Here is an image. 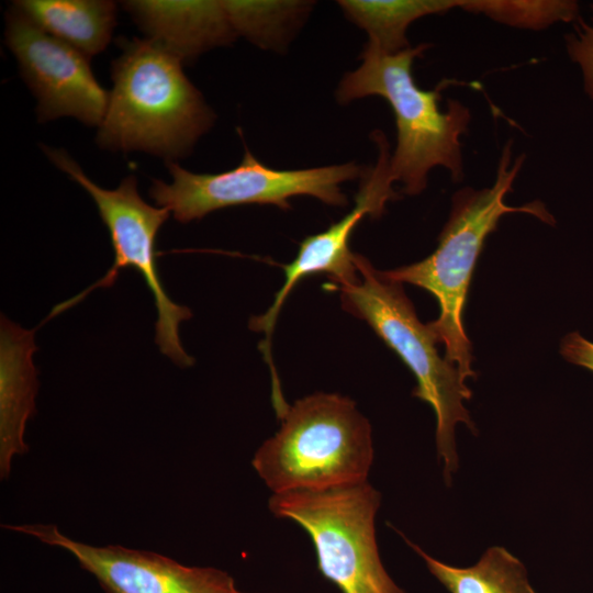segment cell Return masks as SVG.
I'll list each match as a JSON object with an SVG mask.
<instances>
[{
  "label": "cell",
  "instance_id": "20",
  "mask_svg": "<svg viewBox=\"0 0 593 593\" xmlns=\"http://www.w3.org/2000/svg\"><path fill=\"white\" fill-rule=\"evenodd\" d=\"M564 359L593 372V343L578 332L567 334L560 347Z\"/></svg>",
  "mask_w": 593,
  "mask_h": 593
},
{
  "label": "cell",
  "instance_id": "8",
  "mask_svg": "<svg viewBox=\"0 0 593 593\" xmlns=\"http://www.w3.org/2000/svg\"><path fill=\"white\" fill-rule=\"evenodd\" d=\"M170 183L154 179L149 195L157 206L167 209L180 223L242 204H272L290 209L294 195H311L333 205L345 206L342 184L362 176L355 163L295 170L265 166L245 147L235 168L219 174H194L175 161H167Z\"/></svg>",
  "mask_w": 593,
  "mask_h": 593
},
{
  "label": "cell",
  "instance_id": "1",
  "mask_svg": "<svg viewBox=\"0 0 593 593\" xmlns=\"http://www.w3.org/2000/svg\"><path fill=\"white\" fill-rule=\"evenodd\" d=\"M120 43L98 145L113 152L141 150L166 161L189 154L212 126L214 113L186 77L183 61L150 38Z\"/></svg>",
  "mask_w": 593,
  "mask_h": 593
},
{
  "label": "cell",
  "instance_id": "17",
  "mask_svg": "<svg viewBox=\"0 0 593 593\" xmlns=\"http://www.w3.org/2000/svg\"><path fill=\"white\" fill-rule=\"evenodd\" d=\"M459 8L511 26L541 30L579 18V4L569 0H459Z\"/></svg>",
  "mask_w": 593,
  "mask_h": 593
},
{
  "label": "cell",
  "instance_id": "19",
  "mask_svg": "<svg viewBox=\"0 0 593 593\" xmlns=\"http://www.w3.org/2000/svg\"><path fill=\"white\" fill-rule=\"evenodd\" d=\"M566 42L570 59L581 68L584 91L593 100V25L580 19Z\"/></svg>",
  "mask_w": 593,
  "mask_h": 593
},
{
  "label": "cell",
  "instance_id": "13",
  "mask_svg": "<svg viewBox=\"0 0 593 593\" xmlns=\"http://www.w3.org/2000/svg\"><path fill=\"white\" fill-rule=\"evenodd\" d=\"M33 333L8 320L1 322L0 370V474L7 478L12 459L27 450L24 430L34 413L37 391L32 363Z\"/></svg>",
  "mask_w": 593,
  "mask_h": 593
},
{
  "label": "cell",
  "instance_id": "16",
  "mask_svg": "<svg viewBox=\"0 0 593 593\" xmlns=\"http://www.w3.org/2000/svg\"><path fill=\"white\" fill-rule=\"evenodd\" d=\"M459 0H342L346 15L363 29L370 44L394 54L409 48L405 33L415 20L458 8Z\"/></svg>",
  "mask_w": 593,
  "mask_h": 593
},
{
  "label": "cell",
  "instance_id": "14",
  "mask_svg": "<svg viewBox=\"0 0 593 593\" xmlns=\"http://www.w3.org/2000/svg\"><path fill=\"white\" fill-rule=\"evenodd\" d=\"M13 5L89 59L104 51L116 24V4L108 0H18Z\"/></svg>",
  "mask_w": 593,
  "mask_h": 593
},
{
  "label": "cell",
  "instance_id": "3",
  "mask_svg": "<svg viewBox=\"0 0 593 593\" xmlns=\"http://www.w3.org/2000/svg\"><path fill=\"white\" fill-rule=\"evenodd\" d=\"M427 48L428 44H421L389 54L368 43L361 65L345 75L336 91L340 103L367 96H380L389 102L398 131L390 170L407 194L421 193L436 166L447 168L454 181L463 177L460 136L467 131L470 112L457 100L448 101L447 111L440 110V91L449 81L435 90L417 87L413 61Z\"/></svg>",
  "mask_w": 593,
  "mask_h": 593
},
{
  "label": "cell",
  "instance_id": "12",
  "mask_svg": "<svg viewBox=\"0 0 593 593\" xmlns=\"http://www.w3.org/2000/svg\"><path fill=\"white\" fill-rule=\"evenodd\" d=\"M124 9L148 35L182 61L237 34L224 1H123Z\"/></svg>",
  "mask_w": 593,
  "mask_h": 593
},
{
  "label": "cell",
  "instance_id": "4",
  "mask_svg": "<svg viewBox=\"0 0 593 593\" xmlns=\"http://www.w3.org/2000/svg\"><path fill=\"white\" fill-rule=\"evenodd\" d=\"M251 466L273 493L323 490L367 481L373 461L369 421L355 401L317 392L296 400Z\"/></svg>",
  "mask_w": 593,
  "mask_h": 593
},
{
  "label": "cell",
  "instance_id": "10",
  "mask_svg": "<svg viewBox=\"0 0 593 593\" xmlns=\"http://www.w3.org/2000/svg\"><path fill=\"white\" fill-rule=\"evenodd\" d=\"M376 144L379 148L377 163L362 174L354 208L326 231L307 236L301 242L295 258L283 267L284 281L275 294L271 305L261 315H255L249 320L251 331L265 334L259 349L269 365L272 388H279L280 383L271 358L270 342L279 313L290 292L303 278L314 273H327L331 283L356 281L358 254L351 253L349 248L353 231L363 216H381L387 202L398 198L392 189L394 180L390 170L391 154L388 141L385 137H379Z\"/></svg>",
  "mask_w": 593,
  "mask_h": 593
},
{
  "label": "cell",
  "instance_id": "15",
  "mask_svg": "<svg viewBox=\"0 0 593 593\" xmlns=\"http://www.w3.org/2000/svg\"><path fill=\"white\" fill-rule=\"evenodd\" d=\"M405 540L449 593H537L525 566L504 547H490L473 566L461 568L441 562Z\"/></svg>",
  "mask_w": 593,
  "mask_h": 593
},
{
  "label": "cell",
  "instance_id": "2",
  "mask_svg": "<svg viewBox=\"0 0 593 593\" xmlns=\"http://www.w3.org/2000/svg\"><path fill=\"white\" fill-rule=\"evenodd\" d=\"M512 144L501 154L493 186L480 190L463 188L452 197L449 219L438 237V246L427 258L383 275L399 283H411L428 291L439 304V316L428 323L437 343L445 346V358L462 376L474 378L472 346L463 326V309L472 273L484 240L496 230L500 219L510 212H523L553 224V216L539 201L522 206L505 204L525 155L511 165Z\"/></svg>",
  "mask_w": 593,
  "mask_h": 593
},
{
  "label": "cell",
  "instance_id": "18",
  "mask_svg": "<svg viewBox=\"0 0 593 593\" xmlns=\"http://www.w3.org/2000/svg\"><path fill=\"white\" fill-rule=\"evenodd\" d=\"M231 22L237 35L268 47L282 41L295 16L305 3L290 1H224Z\"/></svg>",
  "mask_w": 593,
  "mask_h": 593
},
{
  "label": "cell",
  "instance_id": "21",
  "mask_svg": "<svg viewBox=\"0 0 593 593\" xmlns=\"http://www.w3.org/2000/svg\"><path fill=\"white\" fill-rule=\"evenodd\" d=\"M591 8H592V12H593V4L591 5Z\"/></svg>",
  "mask_w": 593,
  "mask_h": 593
},
{
  "label": "cell",
  "instance_id": "11",
  "mask_svg": "<svg viewBox=\"0 0 593 593\" xmlns=\"http://www.w3.org/2000/svg\"><path fill=\"white\" fill-rule=\"evenodd\" d=\"M69 552L105 593H244L225 571L188 567L166 556L118 545L75 540L52 524L3 525Z\"/></svg>",
  "mask_w": 593,
  "mask_h": 593
},
{
  "label": "cell",
  "instance_id": "7",
  "mask_svg": "<svg viewBox=\"0 0 593 593\" xmlns=\"http://www.w3.org/2000/svg\"><path fill=\"white\" fill-rule=\"evenodd\" d=\"M43 150L56 167L90 194L109 231L114 250V261L107 273L82 293L56 305L51 316L79 302L96 288L112 287L121 270L133 268L143 277L154 298L157 311L155 343L160 353L181 368L191 367L194 359L181 344L179 326L192 313L188 306L177 304L168 296L156 260V237L170 212L145 202L138 193L134 176L124 178L115 189H105L88 178L64 149L43 146Z\"/></svg>",
  "mask_w": 593,
  "mask_h": 593
},
{
  "label": "cell",
  "instance_id": "9",
  "mask_svg": "<svg viewBox=\"0 0 593 593\" xmlns=\"http://www.w3.org/2000/svg\"><path fill=\"white\" fill-rule=\"evenodd\" d=\"M4 36L37 99L38 121L71 116L99 127L109 93L96 79L87 56L43 31L13 4L5 14Z\"/></svg>",
  "mask_w": 593,
  "mask_h": 593
},
{
  "label": "cell",
  "instance_id": "5",
  "mask_svg": "<svg viewBox=\"0 0 593 593\" xmlns=\"http://www.w3.org/2000/svg\"><path fill=\"white\" fill-rule=\"evenodd\" d=\"M354 282L331 283L340 294L344 310L367 322L415 376L413 395L429 404L436 416V447L444 463L446 483L458 468L456 426L462 423L475 433L463 401L472 392L457 366L440 357L436 337L423 324L402 283L388 279L361 255L356 259Z\"/></svg>",
  "mask_w": 593,
  "mask_h": 593
},
{
  "label": "cell",
  "instance_id": "6",
  "mask_svg": "<svg viewBox=\"0 0 593 593\" xmlns=\"http://www.w3.org/2000/svg\"><path fill=\"white\" fill-rule=\"evenodd\" d=\"M381 494L369 482L273 493L269 511L296 523L314 545L318 569L343 593H406L381 561L376 515Z\"/></svg>",
  "mask_w": 593,
  "mask_h": 593
}]
</instances>
